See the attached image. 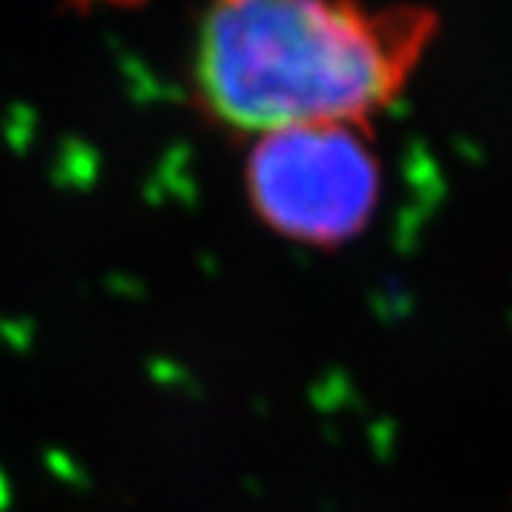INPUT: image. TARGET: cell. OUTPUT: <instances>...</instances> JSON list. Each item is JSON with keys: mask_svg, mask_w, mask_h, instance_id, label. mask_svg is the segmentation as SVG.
Segmentation results:
<instances>
[{"mask_svg": "<svg viewBox=\"0 0 512 512\" xmlns=\"http://www.w3.org/2000/svg\"><path fill=\"white\" fill-rule=\"evenodd\" d=\"M421 3L217 0L202 23L194 89L239 134L370 120L393 106L439 35Z\"/></svg>", "mask_w": 512, "mask_h": 512, "instance_id": "cell-1", "label": "cell"}, {"mask_svg": "<svg viewBox=\"0 0 512 512\" xmlns=\"http://www.w3.org/2000/svg\"><path fill=\"white\" fill-rule=\"evenodd\" d=\"M367 128L316 123L259 134L245 163V191L259 222L316 248L362 231L382 191Z\"/></svg>", "mask_w": 512, "mask_h": 512, "instance_id": "cell-2", "label": "cell"}, {"mask_svg": "<svg viewBox=\"0 0 512 512\" xmlns=\"http://www.w3.org/2000/svg\"><path fill=\"white\" fill-rule=\"evenodd\" d=\"M80 9H92V6H114V9H128V6H137L143 0H74Z\"/></svg>", "mask_w": 512, "mask_h": 512, "instance_id": "cell-3", "label": "cell"}]
</instances>
